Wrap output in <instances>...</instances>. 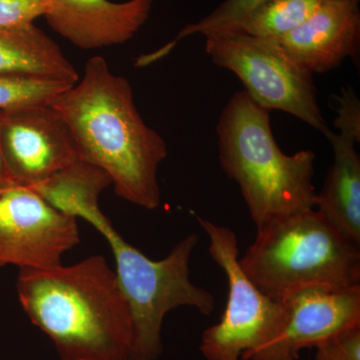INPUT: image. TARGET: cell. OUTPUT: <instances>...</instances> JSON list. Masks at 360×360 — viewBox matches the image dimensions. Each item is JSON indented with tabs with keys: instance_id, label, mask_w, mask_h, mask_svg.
<instances>
[{
	"instance_id": "6da1fadb",
	"label": "cell",
	"mask_w": 360,
	"mask_h": 360,
	"mask_svg": "<svg viewBox=\"0 0 360 360\" xmlns=\"http://www.w3.org/2000/svg\"><path fill=\"white\" fill-rule=\"evenodd\" d=\"M51 105L70 127L78 156L104 170L120 198L148 210L160 206L158 172L167 142L142 120L127 78L94 56Z\"/></svg>"
},
{
	"instance_id": "7a4b0ae2",
	"label": "cell",
	"mask_w": 360,
	"mask_h": 360,
	"mask_svg": "<svg viewBox=\"0 0 360 360\" xmlns=\"http://www.w3.org/2000/svg\"><path fill=\"white\" fill-rule=\"evenodd\" d=\"M16 291L59 360H131L129 302L103 255L75 264L20 269Z\"/></svg>"
},
{
	"instance_id": "3957f363",
	"label": "cell",
	"mask_w": 360,
	"mask_h": 360,
	"mask_svg": "<svg viewBox=\"0 0 360 360\" xmlns=\"http://www.w3.org/2000/svg\"><path fill=\"white\" fill-rule=\"evenodd\" d=\"M219 162L238 182L257 229L274 217L315 208V155H288L270 127L269 111L243 90L224 106L217 125Z\"/></svg>"
},
{
	"instance_id": "277c9868",
	"label": "cell",
	"mask_w": 360,
	"mask_h": 360,
	"mask_svg": "<svg viewBox=\"0 0 360 360\" xmlns=\"http://www.w3.org/2000/svg\"><path fill=\"white\" fill-rule=\"evenodd\" d=\"M239 264L258 290L276 302L309 288L360 285L359 246L315 208L274 217L258 227Z\"/></svg>"
},
{
	"instance_id": "5b68a950",
	"label": "cell",
	"mask_w": 360,
	"mask_h": 360,
	"mask_svg": "<svg viewBox=\"0 0 360 360\" xmlns=\"http://www.w3.org/2000/svg\"><path fill=\"white\" fill-rule=\"evenodd\" d=\"M205 37V52L212 63L233 72L258 105L290 113L326 136L330 131L319 108L312 73L293 60L278 40L240 30Z\"/></svg>"
},
{
	"instance_id": "8992f818",
	"label": "cell",
	"mask_w": 360,
	"mask_h": 360,
	"mask_svg": "<svg viewBox=\"0 0 360 360\" xmlns=\"http://www.w3.org/2000/svg\"><path fill=\"white\" fill-rule=\"evenodd\" d=\"M198 241V234H189L161 260L142 255L127 274L117 277L131 314V360L160 359L162 323L170 310L193 307L206 316L214 311V296L189 277V262Z\"/></svg>"
},
{
	"instance_id": "52a82bcc",
	"label": "cell",
	"mask_w": 360,
	"mask_h": 360,
	"mask_svg": "<svg viewBox=\"0 0 360 360\" xmlns=\"http://www.w3.org/2000/svg\"><path fill=\"white\" fill-rule=\"evenodd\" d=\"M198 220L210 238V257L224 270L229 284L224 314L219 323L205 329L200 352L205 360H241L276 333L283 305L258 290L241 269L236 232L202 217Z\"/></svg>"
},
{
	"instance_id": "ba28073f",
	"label": "cell",
	"mask_w": 360,
	"mask_h": 360,
	"mask_svg": "<svg viewBox=\"0 0 360 360\" xmlns=\"http://www.w3.org/2000/svg\"><path fill=\"white\" fill-rule=\"evenodd\" d=\"M79 241L77 217L59 212L30 187L0 195V266H56Z\"/></svg>"
},
{
	"instance_id": "9c48e42d",
	"label": "cell",
	"mask_w": 360,
	"mask_h": 360,
	"mask_svg": "<svg viewBox=\"0 0 360 360\" xmlns=\"http://www.w3.org/2000/svg\"><path fill=\"white\" fill-rule=\"evenodd\" d=\"M0 143L20 186H37L79 158L70 127L51 104L0 110Z\"/></svg>"
},
{
	"instance_id": "30bf717a",
	"label": "cell",
	"mask_w": 360,
	"mask_h": 360,
	"mask_svg": "<svg viewBox=\"0 0 360 360\" xmlns=\"http://www.w3.org/2000/svg\"><path fill=\"white\" fill-rule=\"evenodd\" d=\"M284 314L276 333L241 360H298L335 333L360 324V285L347 290L309 288L281 300Z\"/></svg>"
},
{
	"instance_id": "8fae6325",
	"label": "cell",
	"mask_w": 360,
	"mask_h": 360,
	"mask_svg": "<svg viewBox=\"0 0 360 360\" xmlns=\"http://www.w3.org/2000/svg\"><path fill=\"white\" fill-rule=\"evenodd\" d=\"M153 0H51L44 18L63 39L82 49L129 41L148 20Z\"/></svg>"
},
{
	"instance_id": "7c38bea8",
	"label": "cell",
	"mask_w": 360,
	"mask_h": 360,
	"mask_svg": "<svg viewBox=\"0 0 360 360\" xmlns=\"http://www.w3.org/2000/svg\"><path fill=\"white\" fill-rule=\"evenodd\" d=\"M360 0H323L300 27L278 40L298 65L314 73L335 70L359 54Z\"/></svg>"
},
{
	"instance_id": "4fadbf2b",
	"label": "cell",
	"mask_w": 360,
	"mask_h": 360,
	"mask_svg": "<svg viewBox=\"0 0 360 360\" xmlns=\"http://www.w3.org/2000/svg\"><path fill=\"white\" fill-rule=\"evenodd\" d=\"M335 153L315 210L354 245H360V158L357 143L333 131L326 134Z\"/></svg>"
},
{
	"instance_id": "5bb4252c",
	"label": "cell",
	"mask_w": 360,
	"mask_h": 360,
	"mask_svg": "<svg viewBox=\"0 0 360 360\" xmlns=\"http://www.w3.org/2000/svg\"><path fill=\"white\" fill-rule=\"evenodd\" d=\"M0 75H25L75 84L77 70L58 44L34 25L0 28Z\"/></svg>"
},
{
	"instance_id": "9a60e30c",
	"label": "cell",
	"mask_w": 360,
	"mask_h": 360,
	"mask_svg": "<svg viewBox=\"0 0 360 360\" xmlns=\"http://www.w3.org/2000/svg\"><path fill=\"white\" fill-rule=\"evenodd\" d=\"M323 0H266L236 30L251 37L279 39L309 20Z\"/></svg>"
},
{
	"instance_id": "2e32d148",
	"label": "cell",
	"mask_w": 360,
	"mask_h": 360,
	"mask_svg": "<svg viewBox=\"0 0 360 360\" xmlns=\"http://www.w3.org/2000/svg\"><path fill=\"white\" fill-rule=\"evenodd\" d=\"M264 1L266 0H225L203 20L182 28L177 37L165 46L160 47L153 53L144 54L137 58L135 65L137 68H146L153 65L155 61L169 54L180 40L191 35L202 34L208 37L215 33L233 32L238 30L245 18Z\"/></svg>"
},
{
	"instance_id": "e0dca14e",
	"label": "cell",
	"mask_w": 360,
	"mask_h": 360,
	"mask_svg": "<svg viewBox=\"0 0 360 360\" xmlns=\"http://www.w3.org/2000/svg\"><path fill=\"white\" fill-rule=\"evenodd\" d=\"M72 85L45 78L0 75V110L52 104Z\"/></svg>"
},
{
	"instance_id": "ac0fdd59",
	"label": "cell",
	"mask_w": 360,
	"mask_h": 360,
	"mask_svg": "<svg viewBox=\"0 0 360 360\" xmlns=\"http://www.w3.org/2000/svg\"><path fill=\"white\" fill-rule=\"evenodd\" d=\"M51 0H0V28L32 25L44 16Z\"/></svg>"
},
{
	"instance_id": "d6986e66",
	"label": "cell",
	"mask_w": 360,
	"mask_h": 360,
	"mask_svg": "<svg viewBox=\"0 0 360 360\" xmlns=\"http://www.w3.org/2000/svg\"><path fill=\"white\" fill-rule=\"evenodd\" d=\"M315 348L314 360H360V324L335 333Z\"/></svg>"
},
{
	"instance_id": "ffe728a7",
	"label": "cell",
	"mask_w": 360,
	"mask_h": 360,
	"mask_svg": "<svg viewBox=\"0 0 360 360\" xmlns=\"http://www.w3.org/2000/svg\"><path fill=\"white\" fill-rule=\"evenodd\" d=\"M338 108L335 125L340 130L338 134L349 137L357 143L360 142V103L352 86L341 90V96H336Z\"/></svg>"
},
{
	"instance_id": "44dd1931",
	"label": "cell",
	"mask_w": 360,
	"mask_h": 360,
	"mask_svg": "<svg viewBox=\"0 0 360 360\" xmlns=\"http://www.w3.org/2000/svg\"><path fill=\"white\" fill-rule=\"evenodd\" d=\"M15 186H18V184L9 172L4 151H2L1 143H0V195Z\"/></svg>"
}]
</instances>
